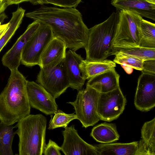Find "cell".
<instances>
[{"label": "cell", "instance_id": "obj_29", "mask_svg": "<svg viewBox=\"0 0 155 155\" xmlns=\"http://www.w3.org/2000/svg\"><path fill=\"white\" fill-rule=\"evenodd\" d=\"M61 147L50 139L48 143L44 147L43 153L44 155H61Z\"/></svg>", "mask_w": 155, "mask_h": 155}, {"label": "cell", "instance_id": "obj_25", "mask_svg": "<svg viewBox=\"0 0 155 155\" xmlns=\"http://www.w3.org/2000/svg\"><path fill=\"white\" fill-rule=\"evenodd\" d=\"M113 61L120 64L128 74L131 73L133 69L141 71L142 69L143 59L127 55L121 52H116Z\"/></svg>", "mask_w": 155, "mask_h": 155}, {"label": "cell", "instance_id": "obj_19", "mask_svg": "<svg viewBox=\"0 0 155 155\" xmlns=\"http://www.w3.org/2000/svg\"><path fill=\"white\" fill-rule=\"evenodd\" d=\"M116 66L115 63L107 59L94 61L83 59L79 64L82 77L85 80L115 68Z\"/></svg>", "mask_w": 155, "mask_h": 155}, {"label": "cell", "instance_id": "obj_14", "mask_svg": "<svg viewBox=\"0 0 155 155\" xmlns=\"http://www.w3.org/2000/svg\"><path fill=\"white\" fill-rule=\"evenodd\" d=\"M97 155H149L143 140L127 143H110L94 145Z\"/></svg>", "mask_w": 155, "mask_h": 155}, {"label": "cell", "instance_id": "obj_34", "mask_svg": "<svg viewBox=\"0 0 155 155\" xmlns=\"http://www.w3.org/2000/svg\"><path fill=\"white\" fill-rule=\"evenodd\" d=\"M29 1L33 5L38 4L42 5L47 4L46 0H29Z\"/></svg>", "mask_w": 155, "mask_h": 155}, {"label": "cell", "instance_id": "obj_18", "mask_svg": "<svg viewBox=\"0 0 155 155\" xmlns=\"http://www.w3.org/2000/svg\"><path fill=\"white\" fill-rule=\"evenodd\" d=\"M119 78L114 68L90 78L86 85L100 93H106L120 87Z\"/></svg>", "mask_w": 155, "mask_h": 155}, {"label": "cell", "instance_id": "obj_23", "mask_svg": "<svg viewBox=\"0 0 155 155\" xmlns=\"http://www.w3.org/2000/svg\"><path fill=\"white\" fill-rule=\"evenodd\" d=\"M113 55L117 52L145 60L155 59V48L141 47H116L112 46Z\"/></svg>", "mask_w": 155, "mask_h": 155}, {"label": "cell", "instance_id": "obj_8", "mask_svg": "<svg viewBox=\"0 0 155 155\" xmlns=\"http://www.w3.org/2000/svg\"><path fill=\"white\" fill-rule=\"evenodd\" d=\"M40 23L39 28L23 50L21 64L27 67L40 65L41 55L54 37L51 28Z\"/></svg>", "mask_w": 155, "mask_h": 155}, {"label": "cell", "instance_id": "obj_10", "mask_svg": "<svg viewBox=\"0 0 155 155\" xmlns=\"http://www.w3.org/2000/svg\"><path fill=\"white\" fill-rule=\"evenodd\" d=\"M26 90L31 107L48 115L54 114L57 111L55 98L40 84L28 81Z\"/></svg>", "mask_w": 155, "mask_h": 155}, {"label": "cell", "instance_id": "obj_11", "mask_svg": "<svg viewBox=\"0 0 155 155\" xmlns=\"http://www.w3.org/2000/svg\"><path fill=\"white\" fill-rule=\"evenodd\" d=\"M134 104L142 112H147L155 106V75L142 73L139 77Z\"/></svg>", "mask_w": 155, "mask_h": 155}, {"label": "cell", "instance_id": "obj_16", "mask_svg": "<svg viewBox=\"0 0 155 155\" xmlns=\"http://www.w3.org/2000/svg\"><path fill=\"white\" fill-rule=\"evenodd\" d=\"M84 59L75 51L66 52L65 64L70 83V87L79 91L82 89L85 80L82 77L79 64Z\"/></svg>", "mask_w": 155, "mask_h": 155}, {"label": "cell", "instance_id": "obj_13", "mask_svg": "<svg viewBox=\"0 0 155 155\" xmlns=\"http://www.w3.org/2000/svg\"><path fill=\"white\" fill-rule=\"evenodd\" d=\"M40 25V22L34 21L28 26L25 31L3 56L2 61L3 65L10 71L18 69L21 64L23 50Z\"/></svg>", "mask_w": 155, "mask_h": 155}, {"label": "cell", "instance_id": "obj_36", "mask_svg": "<svg viewBox=\"0 0 155 155\" xmlns=\"http://www.w3.org/2000/svg\"><path fill=\"white\" fill-rule=\"evenodd\" d=\"M146 0L150 3L155 4V0Z\"/></svg>", "mask_w": 155, "mask_h": 155}, {"label": "cell", "instance_id": "obj_30", "mask_svg": "<svg viewBox=\"0 0 155 155\" xmlns=\"http://www.w3.org/2000/svg\"><path fill=\"white\" fill-rule=\"evenodd\" d=\"M142 73L155 75V59H149L143 61Z\"/></svg>", "mask_w": 155, "mask_h": 155}, {"label": "cell", "instance_id": "obj_32", "mask_svg": "<svg viewBox=\"0 0 155 155\" xmlns=\"http://www.w3.org/2000/svg\"><path fill=\"white\" fill-rule=\"evenodd\" d=\"M8 6L13 4H17L25 1H29V0H6Z\"/></svg>", "mask_w": 155, "mask_h": 155}, {"label": "cell", "instance_id": "obj_4", "mask_svg": "<svg viewBox=\"0 0 155 155\" xmlns=\"http://www.w3.org/2000/svg\"><path fill=\"white\" fill-rule=\"evenodd\" d=\"M119 11L117 10L104 21L89 29L88 41L84 48L86 60L102 61L113 55L112 43L119 20Z\"/></svg>", "mask_w": 155, "mask_h": 155}, {"label": "cell", "instance_id": "obj_37", "mask_svg": "<svg viewBox=\"0 0 155 155\" xmlns=\"http://www.w3.org/2000/svg\"><path fill=\"white\" fill-rule=\"evenodd\" d=\"M3 0H0V1H3Z\"/></svg>", "mask_w": 155, "mask_h": 155}, {"label": "cell", "instance_id": "obj_20", "mask_svg": "<svg viewBox=\"0 0 155 155\" xmlns=\"http://www.w3.org/2000/svg\"><path fill=\"white\" fill-rule=\"evenodd\" d=\"M90 135L96 141L103 144L116 141L120 137L115 124L107 122L94 127Z\"/></svg>", "mask_w": 155, "mask_h": 155}, {"label": "cell", "instance_id": "obj_2", "mask_svg": "<svg viewBox=\"0 0 155 155\" xmlns=\"http://www.w3.org/2000/svg\"><path fill=\"white\" fill-rule=\"evenodd\" d=\"M6 86L0 94V121L13 125L30 114L26 90L28 81L18 69L11 71Z\"/></svg>", "mask_w": 155, "mask_h": 155}, {"label": "cell", "instance_id": "obj_9", "mask_svg": "<svg viewBox=\"0 0 155 155\" xmlns=\"http://www.w3.org/2000/svg\"><path fill=\"white\" fill-rule=\"evenodd\" d=\"M127 100L119 87L111 91L100 93L97 113L100 120L110 122L123 113Z\"/></svg>", "mask_w": 155, "mask_h": 155}, {"label": "cell", "instance_id": "obj_33", "mask_svg": "<svg viewBox=\"0 0 155 155\" xmlns=\"http://www.w3.org/2000/svg\"><path fill=\"white\" fill-rule=\"evenodd\" d=\"M7 6L6 0L0 1V14L5 11Z\"/></svg>", "mask_w": 155, "mask_h": 155}, {"label": "cell", "instance_id": "obj_27", "mask_svg": "<svg viewBox=\"0 0 155 155\" xmlns=\"http://www.w3.org/2000/svg\"><path fill=\"white\" fill-rule=\"evenodd\" d=\"M50 121L48 129H54L59 127L65 128L72 120L77 119V116L74 113L67 114L62 111L57 110L54 114Z\"/></svg>", "mask_w": 155, "mask_h": 155}, {"label": "cell", "instance_id": "obj_1", "mask_svg": "<svg viewBox=\"0 0 155 155\" xmlns=\"http://www.w3.org/2000/svg\"><path fill=\"white\" fill-rule=\"evenodd\" d=\"M25 16L49 26L54 37L63 41L67 48L76 51L84 48L87 45L89 29L84 23L81 14L75 8L42 5L26 13Z\"/></svg>", "mask_w": 155, "mask_h": 155}, {"label": "cell", "instance_id": "obj_21", "mask_svg": "<svg viewBox=\"0 0 155 155\" xmlns=\"http://www.w3.org/2000/svg\"><path fill=\"white\" fill-rule=\"evenodd\" d=\"M13 125H8L0 121V155H13L12 146L15 134Z\"/></svg>", "mask_w": 155, "mask_h": 155}, {"label": "cell", "instance_id": "obj_35", "mask_svg": "<svg viewBox=\"0 0 155 155\" xmlns=\"http://www.w3.org/2000/svg\"><path fill=\"white\" fill-rule=\"evenodd\" d=\"M7 18L8 17L5 13L3 12L0 14V25L4 20Z\"/></svg>", "mask_w": 155, "mask_h": 155}, {"label": "cell", "instance_id": "obj_5", "mask_svg": "<svg viewBox=\"0 0 155 155\" xmlns=\"http://www.w3.org/2000/svg\"><path fill=\"white\" fill-rule=\"evenodd\" d=\"M142 19L141 16L130 11H120L112 46H139L141 38L140 25Z\"/></svg>", "mask_w": 155, "mask_h": 155}, {"label": "cell", "instance_id": "obj_17", "mask_svg": "<svg viewBox=\"0 0 155 155\" xmlns=\"http://www.w3.org/2000/svg\"><path fill=\"white\" fill-rule=\"evenodd\" d=\"M111 3L117 10L130 11L142 17L155 20V4L146 0H111Z\"/></svg>", "mask_w": 155, "mask_h": 155}, {"label": "cell", "instance_id": "obj_3", "mask_svg": "<svg viewBox=\"0 0 155 155\" xmlns=\"http://www.w3.org/2000/svg\"><path fill=\"white\" fill-rule=\"evenodd\" d=\"M15 125L19 155H42L45 143L47 120L41 114H29Z\"/></svg>", "mask_w": 155, "mask_h": 155}, {"label": "cell", "instance_id": "obj_26", "mask_svg": "<svg viewBox=\"0 0 155 155\" xmlns=\"http://www.w3.org/2000/svg\"><path fill=\"white\" fill-rule=\"evenodd\" d=\"M155 118L145 122L141 129L142 140L152 152L155 153Z\"/></svg>", "mask_w": 155, "mask_h": 155}, {"label": "cell", "instance_id": "obj_7", "mask_svg": "<svg viewBox=\"0 0 155 155\" xmlns=\"http://www.w3.org/2000/svg\"><path fill=\"white\" fill-rule=\"evenodd\" d=\"M36 81L55 99L70 87L65 58L55 66L40 68Z\"/></svg>", "mask_w": 155, "mask_h": 155}, {"label": "cell", "instance_id": "obj_28", "mask_svg": "<svg viewBox=\"0 0 155 155\" xmlns=\"http://www.w3.org/2000/svg\"><path fill=\"white\" fill-rule=\"evenodd\" d=\"M82 0H46L47 4L65 8H75Z\"/></svg>", "mask_w": 155, "mask_h": 155}, {"label": "cell", "instance_id": "obj_6", "mask_svg": "<svg viewBox=\"0 0 155 155\" xmlns=\"http://www.w3.org/2000/svg\"><path fill=\"white\" fill-rule=\"evenodd\" d=\"M100 93L86 85L84 89L78 91L75 100L69 102L74 107L78 120L85 128L93 126L100 118L97 113L98 99Z\"/></svg>", "mask_w": 155, "mask_h": 155}, {"label": "cell", "instance_id": "obj_12", "mask_svg": "<svg viewBox=\"0 0 155 155\" xmlns=\"http://www.w3.org/2000/svg\"><path fill=\"white\" fill-rule=\"evenodd\" d=\"M64 137L61 150L65 155H97L94 145L90 144L79 135L73 125L65 128L62 132Z\"/></svg>", "mask_w": 155, "mask_h": 155}, {"label": "cell", "instance_id": "obj_31", "mask_svg": "<svg viewBox=\"0 0 155 155\" xmlns=\"http://www.w3.org/2000/svg\"><path fill=\"white\" fill-rule=\"evenodd\" d=\"M9 26V23L0 25V38L4 35Z\"/></svg>", "mask_w": 155, "mask_h": 155}, {"label": "cell", "instance_id": "obj_22", "mask_svg": "<svg viewBox=\"0 0 155 155\" xmlns=\"http://www.w3.org/2000/svg\"><path fill=\"white\" fill-rule=\"evenodd\" d=\"M25 12V9L21 7H18L15 11L12 12V17L8 22V28L0 38V52L19 27Z\"/></svg>", "mask_w": 155, "mask_h": 155}, {"label": "cell", "instance_id": "obj_15", "mask_svg": "<svg viewBox=\"0 0 155 155\" xmlns=\"http://www.w3.org/2000/svg\"><path fill=\"white\" fill-rule=\"evenodd\" d=\"M66 48L63 41L54 37L41 55L40 68H51L58 64L65 58Z\"/></svg>", "mask_w": 155, "mask_h": 155}, {"label": "cell", "instance_id": "obj_24", "mask_svg": "<svg viewBox=\"0 0 155 155\" xmlns=\"http://www.w3.org/2000/svg\"><path fill=\"white\" fill-rule=\"evenodd\" d=\"M141 38L139 46L155 48V24L142 19L140 25Z\"/></svg>", "mask_w": 155, "mask_h": 155}]
</instances>
